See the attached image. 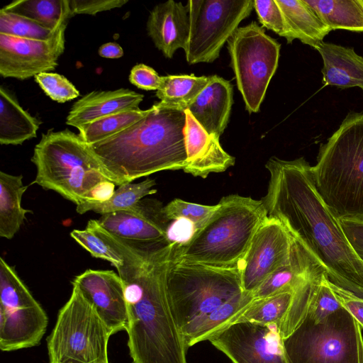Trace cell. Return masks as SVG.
Returning <instances> with one entry per match:
<instances>
[{
    "instance_id": "cell-43",
    "label": "cell",
    "mask_w": 363,
    "mask_h": 363,
    "mask_svg": "<svg viewBox=\"0 0 363 363\" xmlns=\"http://www.w3.org/2000/svg\"><path fill=\"white\" fill-rule=\"evenodd\" d=\"M98 52L101 57L108 59H118L123 55V50L121 46L112 42L101 45Z\"/></svg>"
},
{
    "instance_id": "cell-27",
    "label": "cell",
    "mask_w": 363,
    "mask_h": 363,
    "mask_svg": "<svg viewBox=\"0 0 363 363\" xmlns=\"http://www.w3.org/2000/svg\"><path fill=\"white\" fill-rule=\"evenodd\" d=\"M341 307L329 285L325 272L320 269L313 277L306 306L293 319L279 328L282 339L302 319L317 324Z\"/></svg>"
},
{
    "instance_id": "cell-5",
    "label": "cell",
    "mask_w": 363,
    "mask_h": 363,
    "mask_svg": "<svg viewBox=\"0 0 363 363\" xmlns=\"http://www.w3.org/2000/svg\"><path fill=\"white\" fill-rule=\"evenodd\" d=\"M311 174L317 192L338 220H363V113L349 112L320 144Z\"/></svg>"
},
{
    "instance_id": "cell-2",
    "label": "cell",
    "mask_w": 363,
    "mask_h": 363,
    "mask_svg": "<svg viewBox=\"0 0 363 363\" xmlns=\"http://www.w3.org/2000/svg\"><path fill=\"white\" fill-rule=\"evenodd\" d=\"M123 264L117 267L128 308L132 363H187L188 347L173 316L166 279L179 244L110 239Z\"/></svg>"
},
{
    "instance_id": "cell-28",
    "label": "cell",
    "mask_w": 363,
    "mask_h": 363,
    "mask_svg": "<svg viewBox=\"0 0 363 363\" xmlns=\"http://www.w3.org/2000/svg\"><path fill=\"white\" fill-rule=\"evenodd\" d=\"M331 30L363 32V0H304Z\"/></svg>"
},
{
    "instance_id": "cell-38",
    "label": "cell",
    "mask_w": 363,
    "mask_h": 363,
    "mask_svg": "<svg viewBox=\"0 0 363 363\" xmlns=\"http://www.w3.org/2000/svg\"><path fill=\"white\" fill-rule=\"evenodd\" d=\"M254 9L262 27L287 38V28L282 12L275 0H254Z\"/></svg>"
},
{
    "instance_id": "cell-18",
    "label": "cell",
    "mask_w": 363,
    "mask_h": 363,
    "mask_svg": "<svg viewBox=\"0 0 363 363\" xmlns=\"http://www.w3.org/2000/svg\"><path fill=\"white\" fill-rule=\"evenodd\" d=\"M184 112L186 162L184 172L206 178L211 173L223 172L233 166L235 158L223 149L220 138L208 133L189 110Z\"/></svg>"
},
{
    "instance_id": "cell-37",
    "label": "cell",
    "mask_w": 363,
    "mask_h": 363,
    "mask_svg": "<svg viewBox=\"0 0 363 363\" xmlns=\"http://www.w3.org/2000/svg\"><path fill=\"white\" fill-rule=\"evenodd\" d=\"M34 77L45 94L58 103L72 100L79 95L75 86L60 74L51 72H43Z\"/></svg>"
},
{
    "instance_id": "cell-40",
    "label": "cell",
    "mask_w": 363,
    "mask_h": 363,
    "mask_svg": "<svg viewBox=\"0 0 363 363\" xmlns=\"http://www.w3.org/2000/svg\"><path fill=\"white\" fill-rule=\"evenodd\" d=\"M129 81L139 89L157 91L162 84V77L151 67L141 63L131 69Z\"/></svg>"
},
{
    "instance_id": "cell-19",
    "label": "cell",
    "mask_w": 363,
    "mask_h": 363,
    "mask_svg": "<svg viewBox=\"0 0 363 363\" xmlns=\"http://www.w3.org/2000/svg\"><path fill=\"white\" fill-rule=\"evenodd\" d=\"M148 35L166 58L185 49L189 31L188 10L182 2L169 0L156 5L150 11L147 24Z\"/></svg>"
},
{
    "instance_id": "cell-3",
    "label": "cell",
    "mask_w": 363,
    "mask_h": 363,
    "mask_svg": "<svg viewBox=\"0 0 363 363\" xmlns=\"http://www.w3.org/2000/svg\"><path fill=\"white\" fill-rule=\"evenodd\" d=\"M166 286L173 316L188 347L234 323L254 300L242 289L238 267L186 262L175 255Z\"/></svg>"
},
{
    "instance_id": "cell-10",
    "label": "cell",
    "mask_w": 363,
    "mask_h": 363,
    "mask_svg": "<svg viewBox=\"0 0 363 363\" xmlns=\"http://www.w3.org/2000/svg\"><path fill=\"white\" fill-rule=\"evenodd\" d=\"M227 44L245 109L249 113H257L278 67L281 45L254 21L238 27Z\"/></svg>"
},
{
    "instance_id": "cell-29",
    "label": "cell",
    "mask_w": 363,
    "mask_h": 363,
    "mask_svg": "<svg viewBox=\"0 0 363 363\" xmlns=\"http://www.w3.org/2000/svg\"><path fill=\"white\" fill-rule=\"evenodd\" d=\"M1 9L52 30H57L70 18L69 0H17Z\"/></svg>"
},
{
    "instance_id": "cell-32",
    "label": "cell",
    "mask_w": 363,
    "mask_h": 363,
    "mask_svg": "<svg viewBox=\"0 0 363 363\" xmlns=\"http://www.w3.org/2000/svg\"><path fill=\"white\" fill-rule=\"evenodd\" d=\"M295 289L254 299L235 323L250 322L279 325L289 308Z\"/></svg>"
},
{
    "instance_id": "cell-26",
    "label": "cell",
    "mask_w": 363,
    "mask_h": 363,
    "mask_svg": "<svg viewBox=\"0 0 363 363\" xmlns=\"http://www.w3.org/2000/svg\"><path fill=\"white\" fill-rule=\"evenodd\" d=\"M28 186L23 184V176L0 172V236L11 239L32 213L21 206V200Z\"/></svg>"
},
{
    "instance_id": "cell-22",
    "label": "cell",
    "mask_w": 363,
    "mask_h": 363,
    "mask_svg": "<svg viewBox=\"0 0 363 363\" xmlns=\"http://www.w3.org/2000/svg\"><path fill=\"white\" fill-rule=\"evenodd\" d=\"M315 50L323 60L324 86L341 89L358 86L363 91V57L357 55L353 48L323 41Z\"/></svg>"
},
{
    "instance_id": "cell-44",
    "label": "cell",
    "mask_w": 363,
    "mask_h": 363,
    "mask_svg": "<svg viewBox=\"0 0 363 363\" xmlns=\"http://www.w3.org/2000/svg\"><path fill=\"white\" fill-rule=\"evenodd\" d=\"M94 363H108V362H94Z\"/></svg>"
},
{
    "instance_id": "cell-8",
    "label": "cell",
    "mask_w": 363,
    "mask_h": 363,
    "mask_svg": "<svg viewBox=\"0 0 363 363\" xmlns=\"http://www.w3.org/2000/svg\"><path fill=\"white\" fill-rule=\"evenodd\" d=\"M283 343L291 363H363L361 326L343 306L317 324L302 319Z\"/></svg>"
},
{
    "instance_id": "cell-17",
    "label": "cell",
    "mask_w": 363,
    "mask_h": 363,
    "mask_svg": "<svg viewBox=\"0 0 363 363\" xmlns=\"http://www.w3.org/2000/svg\"><path fill=\"white\" fill-rule=\"evenodd\" d=\"M159 203L142 199L133 208L101 215L98 222L109 233L128 242H167V220Z\"/></svg>"
},
{
    "instance_id": "cell-12",
    "label": "cell",
    "mask_w": 363,
    "mask_h": 363,
    "mask_svg": "<svg viewBox=\"0 0 363 363\" xmlns=\"http://www.w3.org/2000/svg\"><path fill=\"white\" fill-rule=\"evenodd\" d=\"M189 31L184 50L189 65L211 63L254 9L252 0H189Z\"/></svg>"
},
{
    "instance_id": "cell-34",
    "label": "cell",
    "mask_w": 363,
    "mask_h": 363,
    "mask_svg": "<svg viewBox=\"0 0 363 363\" xmlns=\"http://www.w3.org/2000/svg\"><path fill=\"white\" fill-rule=\"evenodd\" d=\"M57 30L44 27L23 16L4 11L2 9L0 11V34L45 40L51 38Z\"/></svg>"
},
{
    "instance_id": "cell-15",
    "label": "cell",
    "mask_w": 363,
    "mask_h": 363,
    "mask_svg": "<svg viewBox=\"0 0 363 363\" xmlns=\"http://www.w3.org/2000/svg\"><path fill=\"white\" fill-rule=\"evenodd\" d=\"M293 239L277 219L267 217L256 232L238 269L243 290L252 294L273 272L286 264Z\"/></svg>"
},
{
    "instance_id": "cell-39",
    "label": "cell",
    "mask_w": 363,
    "mask_h": 363,
    "mask_svg": "<svg viewBox=\"0 0 363 363\" xmlns=\"http://www.w3.org/2000/svg\"><path fill=\"white\" fill-rule=\"evenodd\" d=\"M128 2V0H69L70 18L76 14L96 15L120 8Z\"/></svg>"
},
{
    "instance_id": "cell-30",
    "label": "cell",
    "mask_w": 363,
    "mask_h": 363,
    "mask_svg": "<svg viewBox=\"0 0 363 363\" xmlns=\"http://www.w3.org/2000/svg\"><path fill=\"white\" fill-rule=\"evenodd\" d=\"M210 81V76L169 74L162 77L156 96L168 106L184 111Z\"/></svg>"
},
{
    "instance_id": "cell-1",
    "label": "cell",
    "mask_w": 363,
    "mask_h": 363,
    "mask_svg": "<svg viewBox=\"0 0 363 363\" xmlns=\"http://www.w3.org/2000/svg\"><path fill=\"white\" fill-rule=\"evenodd\" d=\"M266 195L267 216L279 220L292 239L325 272L333 284L363 298V263L317 192L311 166L303 157H271Z\"/></svg>"
},
{
    "instance_id": "cell-9",
    "label": "cell",
    "mask_w": 363,
    "mask_h": 363,
    "mask_svg": "<svg viewBox=\"0 0 363 363\" xmlns=\"http://www.w3.org/2000/svg\"><path fill=\"white\" fill-rule=\"evenodd\" d=\"M111 335L92 306L72 286L71 296L59 311L47 338L49 363L108 362Z\"/></svg>"
},
{
    "instance_id": "cell-31",
    "label": "cell",
    "mask_w": 363,
    "mask_h": 363,
    "mask_svg": "<svg viewBox=\"0 0 363 363\" xmlns=\"http://www.w3.org/2000/svg\"><path fill=\"white\" fill-rule=\"evenodd\" d=\"M155 180L149 177L138 183H125L116 189L112 197L104 202H84L77 206L79 214L88 211L104 215L116 211L128 210L135 206L145 196L154 194L157 190L153 187Z\"/></svg>"
},
{
    "instance_id": "cell-16",
    "label": "cell",
    "mask_w": 363,
    "mask_h": 363,
    "mask_svg": "<svg viewBox=\"0 0 363 363\" xmlns=\"http://www.w3.org/2000/svg\"><path fill=\"white\" fill-rule=\"evenodd\" d=\"M112 335L126 330L128 308L123 281L112 270L87 269L72 281Z\"/></svg>"
},
{
    "instance_id": "cell-6",
    "label": "cell",
    "mask_w": 363,
    "mask_h": 363,
    "mask_svg": "<svg viewBox=\"0 0 363 363\" xmlns=\"http://www.w3.org/2000/svg\"><path fill=\"white\" fill-rule=\"evenodd\" d=\"M267 217L261 200L238 194L223 196L205 225L178 245L175 257L219 268L238 267Z\"/></svg>"
},
{
    "instance_id": "cell-20",
    "label": "cell",
    "mask_w": 363,
    "mask_h": 363,
    "mask_svg": "<svg viewBox=\"0 0 363 363\" xmlns=\"http://www.w3.org/2000/svg\"><path fill=\"white\" fill-rule=\"evenodd\" d=\"M233 104L232 84L215 74L186 109L208 133L220 138L228 125Z\"/></svg>"
},
{
    "instance_id": "cell-4",
    "label": "cell",
    "mask_w": 363,
    "mask_h": 363,
    "mask_svg": "<svg viewBox=\"0 0 363 363\" xmlns=\"http://www.w3.org/2000/svg\"><path fill=\"white\" fill-rule=\"evenodd\" d=\"M185 123L184 111L160 101L129 128L89 147L120 186L158 172L184 169Z\"/></svg>"
},
{
    "instance_id": "cell-33",
    "label": "cell",
    "mask_w": 363,
    "mask_h": 363,
    "mask_svg": "<svg viewBox=\"0 0 363 363\" xmlns=\"http://www.w3.org/2000/svg\"><path fill=\"white\" fill-rule=\"evenodd\" d=\"M148 113L149 109L136 108L103 117L79 127V135L87 145H91L121 133Z\"/></svg>"
},
{
    "instance_id": "cell-42",
    "label": "cell",
    "mask_w": 363,
    "mask_h": 363,
    "mask_svg": "<svg viewBox=\"0 0 363 363\" xmlns=\"http://www.w3.org/2000/svg\"><path fill=\"white\" fill-rule=\"evenodd\" d=\"M329 285L342 306L350 312L363 328V298L353 295L330 281Z\"/></svg>"
},
{
    "instance_id": "cell-41",
    "label": "cell",
    "mask_w": 363,
    "mask_h": 363,
    "mask_svg": "<svg viewBox=\"0 0 363 363\" xmlns=\"http://www.w3.org/2000/svg\"><path fill=\"white\" fill-rule=\"evenodd\" d=\"M339 221L352 250L363 263V220L339 219Z\"/></svg>"
},
{
    "instance_id": "cell-13",
    "label": "cell",
    "mask_w": 363,
    "mask_h": 363,
    "mask_svg": "<svg viewBox=\"0 0 363 363\" xmlns=\"http://www.w3.org/2000/svg\"><path fill=\"white\" fill-rule=\"evenodd\" d=\"M208 341L233 363H291L277 324L236 322Z\"/></svg>"
},
{
    "instance_id": "cell-21",
    "label": "cell",
    "mask_w": 363,
    "mask_h": 363,
    "mask_svg": "<svg viewBox=\"0 0 363 363\" xmlns=\"http://www.w3.org/2000/svg\"><path fill=\"white\" fill-rule=\"evenodd\" d=\"M144 96L128 89L94 91L82 96L72 106L66 123L78 128L114 113L140 108Z\"/></svg>"
},
{
    "instance_id": "cell-23",
    "label": "cell",
    "mask_w": 363,
    "mask_h": 363,
    "mask_svg": "<svg viewBox=\"0 0 363 363\" xmlns=\"http://www.w3.org/2000/svg\"><path fill=\"white\" fill-rule=\"evenodd\" d=\"M286 23L290 44L298 39L315 49L331 31L317 13L304 0H275Z\"/></svg>"
},
{
    "instance_id": "cell-25",
    "label": "cell",
    "mask_w": 363,
    "mask_h": 363,
    "mask_svg": "<svg viewBox=\"0 0 363 363\" xmlns=\"http://www.w3.org/2000/svg\"><path fill=\"white\" fill-rule=\"evenodd\" d=\"M41 122L25 111L15 96L0 86V143L17 145L36 137Z\"/></svg>"
},
{
    "instance_id": "cell-36",
    "label": "cell",
    "mask_w": 363,
    "mask_h": 363,
    "mask_svg": "<svg viewBox=\"0 0 363 363\" xmlns=\"http://www.w3.org/2000/svg\"><path fill=\"white\" fill-rule=\"evenodd\" d=\"M70 236L92 257L108 261L116 268L123 264L121 255L91 230L75 229L70 233Z\"/></svg>"
},
{
    "instance_id": "cell-24",
    "label": "cell",
    "mask_w": 363,
    "mask_h": 363,
    "mask_svg": "<svg viewBox=\"0 0 363 363\" xmlns=\"http://www.w3.org/2000/svg\"><path fill=\"white\" fill-rule=\"evenodd\" d=\"M318 267H321L293 240L289 261L252 293L253 298H262L284 290L295 289Z\"/></svg>"
},
{
    "instance_id": "cell-7",
    "label": "cell",
    "mask_w": 363,
    "mask_h": 363,
    "mask_svg": "<svg viewBox=\"0 0 363 363\" xmlns=\"http://www.w3.org/2000/svg\"><path fill=\"white\" fill-rule=\"evenodd\" d=\"M31 161L37 169L33 184L58 193L76 206L87 201L99 184L111 181L89 145L68 129L43 134Z\"/></svg>"
},
{
    "instance_id": "cell-14",
    "label": "cell",
    "mask_w": 363,
    "mask_h": 363,
    "mask_svg": "<svg viewBox=\"0 0 363 363\" xmlns=\"http://www.w3.org/2000/svg\"><path fill=\"white\" fill-rule=\"evenodd\" d=\"M67 25L64 22L45 40L0 34L1 76L25 80L54 70L65 50Z\"/></svg>"
},
{
    "instance_id": "cell-35",
    "label": "cell",
    "mask_w": 363,
    "mask_h": 363,
    "mask_svg": "<svg viewBox=\"0 0 363 363\" xmlns=\"http://www.w3.org/2000/svg\"><path fill=\"white\" fill-rule=\"evenodd\" d=\"M217 208L174 199L162 208V213L167 221L185 219L190 221L195 231L202 228Z\"/></svg>"
},
{
    "instance_id": "cell-11",
    "label": "cell",
    "mask_w": 363,
    "mask_h": 363,
    "mask_svg": "<svg viewBox=\"0 0 363 363\" xmlns=\"http://www.w3.org/2000/svg\"><path fill=\"white\" fill-rule=\"evenodd\" d=\"M48 318L17 274L0 258V349L11 352L38 345Z\"/></svg>"
}]
</instances>
